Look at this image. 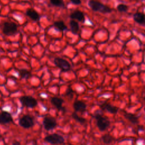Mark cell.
I'll use <instances>...</instances> for the list:
<instances>
[{
  "mask_svg": "<svg viewBox=\"0 0 145 145\" xmlns=\"http://www.w3.org/2000/svg\"><path fill=\"white\" fill-rule=\"evenodd\" d=\"M143 25H144V26H145V23H144V24H143Z\"/></svg>",
  "mask_w": 145,
  "mask_h": 145,
  "instance_id": "28",
  "label": "cell"
},
{
  "mask_svg": "<svg viewBox=\"0 0 145 145\" xmlns=\"http://www.w3.org/2000/svg\"><path fill=\"white\" fill-rule=\"evenodd\" d=\"M19 124L23 128L29 129L34 125V121L32 117L26 114L23 116L19 119Z\"/></svg>",
  "mask_w": 145,
  "mask_h": 145,
  "instance_id": "7",
  "label": "cell"
},
{
  "mask_svg": "<svg viewBox=\"0 0 145 145\" xmlns=\"http://www.w3.org/2000/svg\"><path fill=\"white\" fill-rule=\"evenodd\" d=\"M51 103L56 106L57 109H60L62 108V104L63 103V100L61 98L58 97H53L50 99Z\"/></svg>",
  "mask_w": 145,
  "mask_h": 145,
  "instance_id": "15",
  "label": "cell"
},
{
  "mask_svg": "<svg viewBox=\"0 0 145 145\" xmlns=\"http://www.w3.org/2000/svg\"><path fill=\"white\" fill-rule=\"evenodd\" d=\"M117 9L120 12H126L128 11L129 6L126 5L121 3L117 5Z\"/></svg>",
  "mask_w": 145,
  "mask_h": 145,
  "instance_id": "23",
  "label": "cell"
},
{
  "mask_svg": "<svg viewBox=\"0 0 145 145\" xmlns=\"http://www.w3.org/2000/svg\"><path fill=\"white\" fill-rule=\"evenodd\" d=\"M144 119H145V117H144Z\"/></svg>",
  "mask_w": 145,
  "mask_h": 145,
  "instance_id": "29",
  "label": "cell"
},
{
  "mask_svg": "<svg viewBox=\"0 0 145 145\" xmlns=\"http://www.w3.org/2000/svg\"><path fill=\"white\" fill-rule=\"evenodd\" d=\"M143 99H144V100L145 101V94H144V97H143Z\"/></svg>",
  "mask_w": 145,
  "mask_h": 145,
  "instance_id": "27",
  "label": "cell"
},
{
  "mask_svg": "<svg viewBox=\"0 0 145 145\" xmlns=\"http://www.w3.org/2000/svg\"><path fill=\"white\" fill-rule=\"evenodd\" d=\"M124 117L133 124H137L139 122L138 117L133 114L130 113H126L124 114Z\"/></svg>",
  "mask_w": 145,
  "mask_h": 145,
  "instance_id": "16",
  "label": "cell"
},
{
  "mask_svg": "<svg viewBox=\"0 0 145 145\" xmlns=\"http://www.w3.org/2000/svg\"><path fill=\"white\" fill-rule=\"evenodd\" d=\"M12 144H20V143L19 142H15V143H13Z\"/></svg>",
  "mask_w": 145,
  "mask_h": 145,
  "instance_id": "26",
  "label": "cell"
},
{
  "mask_svg": "<svg viewBox=\"0 0 145 145\" xmlns=\"http://www.w3.org/2000/svg\"><path fill=\"white\" fill-rule=\"evenodd\" d=\"M12 121V117L10 113L6 111H2L0 113V123L6 124Z\"/></svg>",
  "mask_w": 145,
  "mask_h": 145,
  "instance_id": "9",
  "label": "cell"
},
{
  "mask_svg": "<svg viewBox=\"0 0 145 145\" xmlns=\"http://www.w3.org/2000/svg\"><path fill=\"white\" fill-rule=\"evenodd\" d=\"M55 65L59 68L62 71H68L71 69V66L69 62L62 58L57 57L54 59Z\"/></svg>",
  "mask_w": 145,
  "mask_h": 145,
  "instance_id": "5",
  "label": "cell"
},
{
  "mask_svg": "<svg viewBox=\"0 0 145 145\" xmlns=\"http://www.w3.org/2000/svg\"><path fill=\"white\" fill-rule=\"evenodd\" d=\"M133 17L134 20L136 23L143 25V24L145 23V14H143V12H137L135 14H134Z\"/></svg>",
  "mask_w": 145,
  "mask_h": 145,
  "instance_id": "13",
  "label": "cell"
},
{
  "mask_svg": "<svg viewBox=\"0 0 145 145\" xmlns=\"http://www.w3.org/2000/svg\"><path fill=\"white\" fill-rule=\"evenodd\" d=\"M19 74L21 78L27 79L29 78L31 75V72L25 69H21L19 71Z\"/></svg>",
  "mask_w": 145,
  "mask_h": 145,
  "instance_id": "20",
  "label": "cell"
},
{
  "mask_svg": "<svg viewBox=\"0 0 145 145\" xmlns=\"http://www.w3.org/2000/svg\"><path fill=\"white\" fill-rule=\"evenodd\" d=\"M70 18L72 19L77 20L81 22H84L85 20V17L83 12L79 10H76L72 12L70 15Z\"/></svg>",
  "mask_w": 145,
  "mask_h": 145,
  "instance_id": "11",
  "label": "cell"
},
{
  "mask_svg": "<svg viewBox=\"0 0 145 145\" xmlns=\"http://www.w3.org/2000/svg\"><path fill=\"white\" fill-rule=\"evenodd\" d=\"M88 5L95 12H99L103 14H109L112 12L111 8L97 0H89Z\"/></svg>",
  "mask_w": 145,
  "mask_h": 145,
  "instance_id": "1",
  "label": "cell"
},
{
  "mask_svg": "<svg viewBox=\"0 0 145 145\" xmlns=\"http://www.w3.org/2000/svg\"><path fill=\"white\" fill-rule=\"evenodd\" d=\"M25 14L34 21H37L40 19L39 14L33 8H28L26 10Z\"/></svg>",
  "mask_w": 145,
  "mask_h": 145,
  "instance_id": "14",
  "label": "cell"
},
{
  "mask_svg": "<svg viewBox=\"0 0 145 145\" xmlns=\"http://www.w3.org/2000/svg\"><path fill=\"white\" fill-rule=\"evenodd\" d=\"M94 117L96 120L97 126L100 131H105L110 126V122L109 120L101 114L95 113Z\"/></svg>",
  "mask_w": 145,
  "mask_h": 145,
  "instance_id": "2",
  "label": "cell"
},
{
  "mask_svg": "<svg viewBox=\"0 0 145 145\" xmlns=\"http://www.w3.org/2000/svg\"><path fill=\"white\" fill-rule=\"evenodd\" d=\"M2 32L7 36H11L15 34L18 31V25L16 23L11 22H5L2 24Z\"/></svg>",
  "mask_w": 145,
  "mask_h": 145,
  "instance_id": "3",
  "label": "cell"
},
{
  "mask_svg": "<svg viewBox=\"0 0 145 145\" xmlns=\"http://www.w3.org/2000/svg\"><path fill=\"white\" fill-rule=\"evenodd\" d=\"M101 139L102 142L104 144H106L112 143L114 141V138L109 134H105L103 135L101 137Z\"/></svg>",
  "mask_w": 145,
  "mask_h": 145,
  "instance_id": "18",
  "label": "cell"
},
{
  "mask_svg": "<svg viewBox=\"0 0 145 145\" xmlns=\"http://www.w3.org/2000/svg\"><path fill=\"white\" fill-rule=\"evenodd\" d=\"M73 108L75 112H79L83 113L86 110L87 105L85 103L82 101L77 100L75 101L73 104Z\"/></svg>",
  "mask_w": 145,
  "mask_h": 145,
  "instance_id": "10",
  "label": "cell"
},
{
  "mask_svg": "<svg viewBox=\"0 0 145 145\" xmlns=\"http://www.w3.org/2000/svg\"><path fill=\"white\" fill-rule=\"evenodd\" d=\"M22 104L27 108H34L37 105V101L36 99L29 96H23L19 99Z\"/></svg>",
  "mask_w": 145,
  "mask_h": 145,
  "instance_id": "6",
  "label": "cell"
},
{
  "mask_svg": "<svg viewBox=\"0 0 145 145\" xmlns=\"http://www.w3.org/2000/svg\"><path fill=\"white\" fill-rule=\"evenodd\" d=\"M42 124L44 129L47 131H49L55 128L57 125V122L54 118L49 117L44 118Z\"/></svg>",
  "mask_w": 145,
  "mask_h": 145,
  "instance_id": "8",
  "label": "cell"
},
{
  "mask_svg": "<svg viewBox=\"0 0 145 145\" xmlns=\"http://www.w3.org/2000/svg\"><path fill=\"white\" fill-rule=\"evenodd\" d=\"M54 26L61 31H63L67 29V26L62 20L56 21L54 23Z\"/></svg>",
  "mask_w": 145,
  "mask_h": 145,
  "instance_id": "19",
  "label": "cell"
},
{
  "mask_svg": "<svg viewBox=\"0 0 145 145\" xmlns=\"http://www.w3.org/2000/svg\"><path fill=\"white\" fill-rule=\"evenodd\" d=\"M45 141L52 144H60L65 142L64 138L58 134L54 133L46 136L44 138Z\"/></svg>",
  "mask_w": 145,
  "mask_h": 145,
  "instance_id": "4",
  "label": "cell"
},
{
  "mask_svg": "<svg viewBox=\"0 0 145 145\" xmlns=\"http://www.w3.org/2000/svg\"><path fill=\"white\" fill-rule=\"evenodd\" d=\"M70 2L75 5H79L82 3V1L81 0H70Z\"/></svg>",
  "mask_w": 145,
  "mask_h": 145,
  "instance_id": "25",
  "label": "cell"
},
{
  "mask_svg": "<svg viewBox=\"0 0 145 145\" xmlns=\"http://www.w3.org/2000/svg\"><path fill=\"white\" fill-rule=\"evenodd\" d=\"M69 24H70V27L71 32L76 34L79 29V26L78 23L75 20H74V19H72L70 21Z\"/></svg>",
  "mask_w": 145,
  "mask_h": 145,
  "instance_id": "17",
  "label": "cell"
},
{
  "mask_svg": "<svg viewBox=\"0 0 145 145\" xmlns=\"http://www.w3.org/2000/svg\"><path fill=\"white\" fill-rule=\"evenodd\" d=\"M100 106L102 109L105 110L112 114H116L118 111V108L108 103H103Z\"/></svg>",
  "mask_w": 145,
  "mask_h": 145,
  "instance_id": "12",
  "label": "cell"
},
{
  "mask_svg": "<svg viewBox=\"0 0 145 145\" xmlns=\"http://www.w3.org/2000/svg\"><path fill=\"white\" fill-rule=\"evenodd\" d=\"M65 94H66V96H71V97H72V96H73V91L72 90V89L71 88H69L67 89Z\"/></svg>",
  "mask_w": 145,
  "mask_h": 145,
  "instance_id": "24",
  "label": "cell"
},
{
  "mask_svg": "<svg viewBox=\"0 0 145 145\" xmlns=\"http://www.w3.org/2000/svg\"><path fill=\"white\" fill-rule=\"evenodd\" d=\"M72 118L75 120L77 122L82 123V124H83L84 123L86 122V120L85 118H83V117H81L80 116H79L76 112H74L72 114Z\"/></svg>",
  "mask_w": 145,
  "mask_h": 145,
  "instance_id": "22",
  "label": "cell"
},
{
  "mask_svg": "<svg viewBox=\"0 0 145 145\" xmlns=\"http://www.w3.org/2000/svg\"><path fill=\"white\" fill-rule=\"evenodd\" d=\"M50 3L56 7H64L65 3L63 0H50Z\"/></svg>",
  "mask_w": 145,
  "mask_h": 145,
  "instance_id": "21",
  "label": "cell"
}]
</instances>
